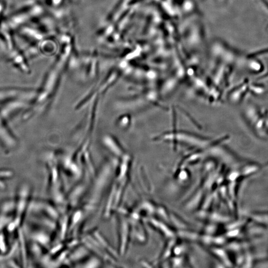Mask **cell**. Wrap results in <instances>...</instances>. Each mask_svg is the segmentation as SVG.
Segmentation results:
<instances>
[{
    "instance_id": "obj_1",
    "label": "cell",
    "mask_w": 268,
    "mask_h": 268,
    "mask_svg": "<svg viewBox=\"0 0 268 268\" xmlns=\"http://www.w3.org/2000/svg\"><path fill=\"white\" fill-rule=\"evenodd\" d=\"M16 200L8 198L0 203V232L6 230L14 217Z\"/></svg>"
},
{
    "instance_id": "obj_2",
    "label": "cell",
    "mask_w": 268,
    "mask_h": 268,
    "mask_svg": "<svg viewBox=\"0 0 268 268\" xmlns=\"http://www.w3.org/2000/svg\"><path fill=\"white\" fill-rule=\"evenodd\" d=\"M121 235V242H120V253L124 254L126 251L127 245H128V236L129 232V225L127 222H123L122 225Z\"/></svg>"
}]
</instances>
